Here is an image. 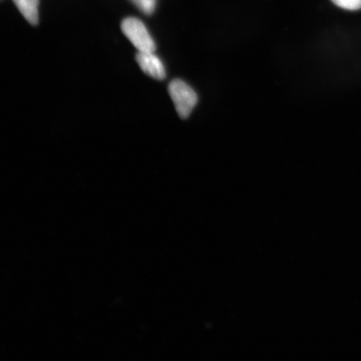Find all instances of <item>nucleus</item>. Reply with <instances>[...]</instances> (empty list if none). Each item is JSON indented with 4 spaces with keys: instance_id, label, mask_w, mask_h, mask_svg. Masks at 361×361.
Here are the masks:
<instances>
[{
    "instance_id": "nucleus-4",
    "label": "nucleus",
    "mask_w": 361,
    "mask_h": 361,
    "mask_svg": "<svg viewBox=\"0 0 361 361\" xmlns=\"http://www.w3.org/2000/svg\"><path fill=\"white\" fill-rule=\"evenodd\" d=\"M25 20L32 25L39 22V0H13Z\"/></svg>"
},
{
    "instance_id": "nucleus-6",
    "label": "nucleus",
    "mask_w": 361,
    "mask_h": 361,
    "mask_svg": "<svg viewBox=\"0 0 361 361\" xmlns=\"http://www.w3.org/2000/svg\"><path fill=\"white\" fill-rule=\"evenodd\" d=\"M140 11L151 15L155 11V0H130Z\"/></svg>"
},
{
    "instance_id": "nucleus-2",
    "label": "nucleus",
    "mask_w": 361,
    "mask_h": 361,
    "mask_svg": "<svg viewBox=\"0 0 361 361\" xmlns=\"http://www.w3.org/2000/svg\"><path fill=\"white\" fill-rule=\"evenodd\" d=\"M169 90L178 115L183 119L188 118L198 101L196 92L182 80L171 81Z\"/></svg>"
},
{
    "instance_id": "nucleus-5",
    "label": "nucleus",
    "mask_w": 361,
    "mask_h": 361,
    "mask_svg": "<svg viewBox=\"0 0 361 361\" xmlns=\"http://www.w3.org/2000/svg\"><path fill=\"white\" fill-rule=\"evenodd\" d=\"M338 7L347 11H359L361 8V0H331Z\"/></svg>"
},
{
    "instance_id": "nucleus-1",
    "label": "nucleus",
    "mask_w": 361,
    "mask_h": 361,
    "mask_svg": "<svg viewBox=\"0 0 361 361\" xmlns=\"http://www.w3.org/2000/svg\"><path fill=\"white\" fill-rule=\"evenodd\" d=\"M121 30L139 52H155L156 44L143 23L137 18H126Z\"/></svg>"
},
{
    "instance_id": "nucleus-3",
    "label": "nucleus",
    "mask_w": 361,
    "mask_h": 361,
    "mask_svg": "<svg viewBox=\"0 0 361 361\" xmlns=\"http://www.w3.org/2000/svg\"><path fill=\"white\" fill-rule=\"evenodd\" d=\"M137 61L144 73L158 80L166 78V70L164 65L154 52H139L137 56Z\"/></svg>"
}]
</instances>
